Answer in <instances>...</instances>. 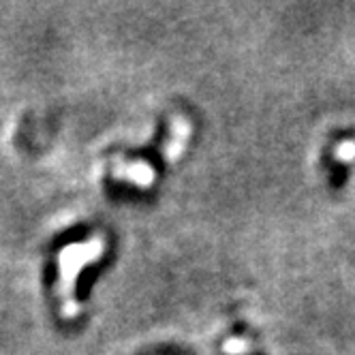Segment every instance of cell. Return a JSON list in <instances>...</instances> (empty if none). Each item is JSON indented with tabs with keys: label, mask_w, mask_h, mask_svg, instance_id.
<instances>
[{
	"label": "cell",
	"mask_w": 355,
	"mask_h": 355,
	"mask_svg": "<svg viewBox=\"0 0 355 355\" xmlns=\"http://www.w3.org/2000/svg\"><path fill=\"white\" fill-rule=\"evenodd\" d=\"M355 157V144H343L338 150V159L343 161H351Z\"/></svg>",
	"instance_id": "cell-1"
}]
</instances>
